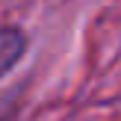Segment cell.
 <instances>
[{"label": "cell", "instance_id": "1", "mask_svg": "<svg viewBox=\"0 0 121 121\" xmlns=\"http://www.w3.org/2000/svg\"><path fill=\"white\" fill-rule=\"evenodd\" d=\"M27 47H30V39H27V33H24V27H18V24L0 27V80L21 62V56L27 53Z\"/></svg>", "mask_w": 121, "mask_h": 121}, {"label": "cell", "instance_id": "2", "mask_svg": "<svg viewBox=\"0 0 121 121\" xmlns=\"http://www.w3.org/2000/svg\"><path fill=\"white\" fill-rule=\"evenodd\" d=\"M24 83L15 89H6L0 92V121H15L18 112H21V95H24Z\"/></svg>", "mask_w": 121, "mask_h": 121}]
</instances>
